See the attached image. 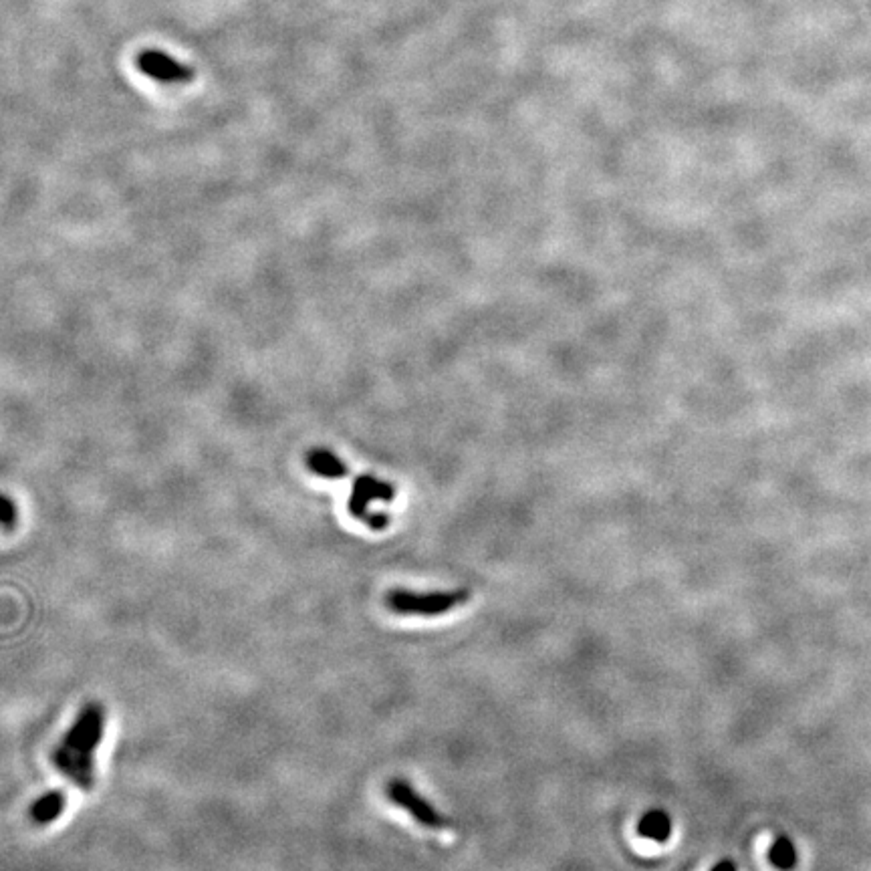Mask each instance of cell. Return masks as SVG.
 <instances>
[{"instance_id":"3","label":"cell","mask_w":871,"mask_h":871,"mask_svg":"<svg viewBox=\"0 0 871 871\" xmlns=\"http://www.w3.org/2000/svg\"><path fill=\"white\" fill-rule=\"evenodd\" d=\"M470 599L468 589H454V591H408V589H394L386 595V605L400 615H444L460 605H464Z\"/></svg>"},{"instance_id":"7","label":"cell","mask_w":871,"mask_h":871,"mask_svg":"<svg viewBox=\"0 0 871 871\" xmlns=\"http://www.w3.org/2000/svg\"><path fill=\"white\" fill-rule=\"evenodd\" d=\"M307 466L313 474L323 478H343L347 476V464L327 448H315L307 456Z\"/></svg>"},{"instance_id":"4","label":"cell","mask_w":871,"mask_h":871,"mask_svg":"<svg viewBox=\"0 0 871 871\" xmlns=\"http://www.w3.org/2000/svg\"><path fill=\"white\" fill-rule=\"evenodd\" d=\"M386 795L400 809L408 811L420 825H424L428 829H446V827H450V821L444 819L422 795H418L408 781L392 779L386 785Z\"/></svg>"},{"instance_id":"8","label":"cell","mask_w":871,"mask_h":871,"mask_svg":"<svg viewBox=\"0 0 871 871\" xmlns=\"http://www.w3.org/2000/svg\"><path fill=\"white\" fill-rule=\"evenodd\" d=\"M638 833L656 843H666L672 835V819L666 811H648L638 823Z\"/></svg>"},{"instance_id":"5","label":"cell","mask_w":871,"mask_h":871,"mask_svg":"<svg viewBox=\"0 0 871 871\" xmlns=\"http://www.w3.org/2000/svg\"><path fill=\"white\" fill-rule=\"evenodd\" d=\"M138 69L160 83H188L196 71L162 51H144L138 57Z\"/></svg>"},{"instance_id":"6","label":"cell","mask_w":871,"mask_h":871,"mask_svg":"<svg viewBox=\"0 0 871 871\" xmlns=\"http://www.w3.org/2000/svg\"><path fill=\"white\" fill-rule=\"evenodd\" d=\"M65 809H67V793H63L61 789H55V791H49L47 795L39 797L31 805L29 819L35 825L45 827V825H51L53 821H57L65 813Z\"/></svg>"},{"instance_id":"1","label":"cell","mask_w":871,"mask_h":871,"mask_svg":"<svg viewBox=\"0 0 871 871\" xmlns=\"http://www.w3.org/2000/svg\"><path fill=\"white\" fill-rule=\"evenodd\" d=\"M107 712L101 702H87L53 749V767L77 789L89 793L97 781L95 751L105 734Z\"/></svg>"},{"instance_id":"2","label":"cell","mask_w":871,"mask_h":871,"mask_svg":"<svg viewBox=\"0 0 871 871\" xmlns=\"http://www.w3.org/2000/svg\"><path fill=\"white\" fill-rule=\"evenodd\" d=\"M396 488L380 480L371 474H361L353 480L351 496H349V513L353 519L365 523L373 531H384L390 527V517L384 513H373L371 505L380 503H392Z\"/></svg>"},{"instance_id":"9","label":"cell","mask_w":871,"mask_h":871,"mask_svg":"<svg viewBox=\"0 0 871 871\" xmlns=\"http://www.w3.org/2000/svg\"><path fill=\"white\" fill-rule=\"evenodd\" d=\"M771 863L781 871H791L797 865V849L795 843L787 835H779L769 849Z\"/></svg>"},{"instance_id":"11","label":"cell","mask_w":871,"mask_h":871,"mask_svg":"<svg viewBox=\"0 0 871 871\" xmlns=\"http://www.w3.org/2000/svg\"><path fill=\"white\" fill-rule=\"evenodd\" d=\"M710 871H738V869H736V863H734V861H730V859H722V861H718Z\"/></svg>"},{"instance_id":"10","label":"cell","mask_w":871,"mask_h":871,"mask_svg":"<svg viewBox=\"0 0 871 871\" xmlns=\"http://www.w3.org/2000/svg\"><path fill=\"white\" fill-rule=\"evenodd\" d=\"M19 523V509L13 503V499H9L7 494H0V527L5 531H13Z\"/></svg>"}]
</instances>
